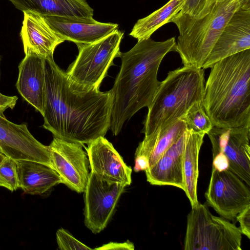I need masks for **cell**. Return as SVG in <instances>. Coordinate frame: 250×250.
<instances>
[{
	"mask_svg": "<svg viewBox=\"0 0 250 250\" xmlns=\"http://www.w3.org/2000/svg\"><path fill=\"white\" fill-rule=\"evenodd\" d=\"M43 127L54 137L83 146L104 137L110 124V91L79 84L55 63L45 59Z\"/></svg>",
	"mask_w": 250,
	"mask_h": 250,
	"instance_id": "1",
	"label": "cell"
},
{
	"mask_svg": "<svg viewBox=\"0 0 250 250\" xmlns=\"http://www.w3.org/2000/svg\"><path fill=\"white\" fill-rule=\"evenodd\" d=\"M175 37L161 42L150 38L138 41L121 52L122 64L112 88L110 128L114 135L141 108L150 105L161 84L157 74L165 56L175 51Z\"/></svg>",
	"mask_w": 250,
	"mask_h": 250,
	"instance_id": "2",
	"label": "cell"
},
{
	"mask_svg": "<svg viewBox=\"0 0 250 250\" xmlns=\"http://www.w3.org/2000/svg\"><path fill=\"white\" fill-rule=\"evenodd\" d=\"M202 102L214 126H250V49L211 67Z\"/></svg>",
	"mask_w": 250,
	"mask_h": 250,
	"instance_id": "3",
	"label": "cell"
},
{
	"mask_svg": "<svg viewBox=\"0 0 250 250\" xmlns=\"http://www.w3.org/2000/svg\"><path fill=\"white\" fill-rule=\"evenodd\" d=\"M250 9V0H213L209 12L195 18L179 12L172 20L179 31L175 51L184 66L202 68L233 15Z\"/></svg>",
	"mask_w": 250,
	"mask_h": 250,
	"instance_id": "4",
	"label": "cell"
},
{
	"mask_svg": "<svg viewBox=\"0 0 250 250\" xmlns=\"http://www.w3.org/2000/svg\"><path fill=\"white\" fill-rule=\"evenodd\" d=\"M205 83L203 68L184 66L169 71L148 107L141 132L147 136L167 127L202 102Z\"/></svg>",
	"mask_w": 250,
	"mask_h": 250,
	"instance_id": "5",
	"label": "cell"
},
{
	"mask_svg": "<svg viewBox=\"0 0 250 250\" xmlns=\"http://www.w3.org/2000/svg\"><path fill=\"white\" fill-rule=\"evenodd\" d=\"M239 228L212 215L206 205L192 208L187 216L185 250H241Z\"/></svg>",
	"mask_w": 250,
	"mask_h": 250,
	"instance_id": "6",
	"label": "cell"
},
{
	"mask_svg": "<svg viewBox=\"0 0 250 250\" xmlns=\"http://www.w3.org/2000/svg\"><path fill=\"white\" fill-rule=\"evenodd\" d=\"M124 32L119 30L94 42L77 44L78 55L65 72L70 79L88 87L99 88L113 60L120 57Z\"/></svg>",
	"mask_w": 250,
	"mask_h": 250,
	"instance_id": "7",
	"label": "cell"
},
{
	"mask_svg": "<svg viewBox=\"0 0 250 250\" xmlns=\"http://www.w3.org/2000/svg\"><path fill=\"white\" fill-rule=\"evenodd\" d=\"M245 182L229 169L218 171L212 168L206 204L222 217L234 221L237 215L250 205V190Z\"/></svg>",
	"mask_w": 250,
	"mask_h": 250,
	"instance_id": "8",
	"label": "cell"
},
{
	"mask_svg": "<svg viewBox=\"0 0 250 250\" xmlns=\"http://www.w3.org/2000/svg\"><path fill=\"white\" fill-rule=\"evenodd\" d=\"M126 186L90 172L84 192V224L97 234L107 226Z\"/></svg>",
	"mask_w": 250,
	"mask_h": 250,
	"instance_id": "9",
	"label": "cell"
},
{
	"mask_svg": "<svg viewBox=\"0 0 250 250\" xmlns=\"http://www.w3.org/2000/svg\"><path fill=\"white\" fill-rule=\"evenodd\" d=\"M212 156L221 154L230 170L250 187V126L222 128L213 126L207 134Z\"/></svg>",
	"mask_w": 250,
	"mask_h": 250,
	"instance_id": "10",
	"label": "cell"
},
{
	"mask_svg": "<svg viewBox=\"0 0 250 250\" xmlns=\"http://www.w3.org/2000/svg\"><path fill=\"white\" fill-rule=\"evenodd\" d=\"M82 146L55 137L48 146L52 167L62 183L78 193L84 192L89 175L88 158Z\"/></svg>",
	"mask_w": 250,
	"mask_h": 250,
	"instance_id": "11",
	"label": "cell"
},
{
	"mask_svg": "<svg viewBox=\"0 0 250 250\" xmlns=\"http://www.w3.org/2000/svg\"><path fill=\"white\" fill-rule=\"evenodd\" d=\"M0 149L6 157L17 160H31L52 167L48 146L38 141L25 123L16 124L0 114Z\"/></svg>",
	"mask_w": 250,
	"mask_h": 250,
	"instance_id": "12",
	"label": "cell"
},
{
	"mask_svg": "<svg viewBox=\"0 0 250 250\" xmlns=\"http://www.w3.org/2000/svg\"><path fill=\"white\" fill-rule=\"evenodd\" d=\"M87 145L85 148L91 172L126 187L131 184V168L104 137H99Z\"/></svg>",
	"mask_w": 250,
	"mask_h": 250,
	"instance_id": "13",
	"label": "cell"
},
{
	"mask_svg": "<svg viewBox=\"0 0 250 250\" xmlns=\"http://www.w3.org/2000/svg\"><path fill=\"white\" fill-rule=\"evenodd\" d=\"M249 49L250 9H239L228 22L202 68L205 70L210 68L216 62Z\"/></svg>",
	"mask_w": 250,
	"mask_h": 250,
	"instance_id": "14",
	"label": "cell"
},
{
	"mask_svg": "<svg viewBox=\"0 0 250 250\" xmlns=\"http://www.w3.org/2000/svg\"><path fill=\"white\" fill-rule=\"evenodd\" d=\"M64 41L77 44L96 42L118 30V24L99 22L93 18L42 16Z\"/></svg>",
	"mask_w": 250,
	"mask_h": 250,
	"instance_id": "15",
	"label": "cell"
},
{
	"mask_svg": "<svg viewBox=\"0 0 250 250\" xmlns=\"http://www.w3.org/2000/svg\"><path fill=\"white\" fill-rule=\"evenodd\" d=\"M20 33L25 55L44 59L53 56L56 47L64 41L50 26L44 17L36 12H23Z\"/></svg>",
	"mask_w": 250,
	"mask_h": 250,
	"instance_id": "16",
	"label": "cell"
},
{
	"mask_svg": "<svg viewBox=\"0 0 250 250\" xmlns=\"http://www.w3.org/2000/svg\"><path fill=\"white\" fill-rule=\"evenodd\" d=\"M45 59L25 55L20 62L16 84L23 99L43 115L45 99Z\"/></svg>",
	"mask_w": 250,
	"mask_h": 250,
	"instance_id": "17",
	"label": "cell"
},
{
	"mask_svg": "<svg viewBox=\"0 0 250 250\" xmlns=\"http://www.w3.org/2000/svg\"><path fill=\"white\" fill-rule=\"evenodd\" d=\"M185 131L156 163L145 170L147 181L150 184L172 186L184 190L182 161Z\"/></svg>",
	"mask_w": 250,
	"mask_h": 250,
	"instance_id": "18",
	"label": "cell"
},
{
	"mask_svg": "<svg viewBox=\"0 0 250 250\" xmlns=\"http://www.w3.org/2000/svg\"><path fill=\"white\" fill-rule=\"evenodd\" d=\"M19 188L24 193L42 194L62 183L58 173L44 164L31 160L16 161Z\"/></svg>",
	"mask_w": 250,
	"mask_h": 250,
	"instance_id": "19",
	"label": "cell"
},
{
	"mask_svg": "<svg viewBox=\"0 0 250 250\" xmlns=\"http://www.w3.org/2000/svg\"><path fill=\"white\" fill-rule=\"evenodd\" d=\"M18 9L42 16L93 18V9L85 0H8Z\"/></svg>",
	"mask_w": 250,
	"mask_h": 250,
	"instance_id": "20",
	"label": "cell"
},
{
	"mask_svg": "<svg viewBox=\"0 0 250 250\" xmlns=\"http://www.w3.org/2000/svg\"><path fill=\"white\" fill-rule=\"evenodd\" d=\"M185 134L182 161L184 191L194 208L199 204L197 195L199 155L206 134L186 129Z\"/></svg>",
	"mask_w": 250,
	"mask_h": 250,
	"instance_id": "21",
	"label": "cell"
},
{
	"mask_svg": "<svg viewBox=\"0 0 250 250\" xmlns=\"http://www.w3.org/2000/svg\"><path fill=\"white\" fill-rule=\"evenodd\" d=\"M186 129L185 123L179 119L169 126L145 136L139 143L135 155L146 156L148 159L149 167L153 165Z\"/></svg>",
	"mask_w": 250,
	"mask_h": 250,
	"instance_id": "22",
	"label": "cell"
},
{
	"mask_svg": "<svg viewBox=\"0 0 250 250\" xmlns=\"http://www.w3.org/2000/svg\"><path fill=\"white\" fill-rule=\"evenodd\" d=\"M184 0H169L159 9L139 19L134 25L129 35L140 41L150 38L163 25L171 22L181 10Z\"/></svg>",
	"mask_w": 250,
	"mask_h": 250,
	"instance_id": "23",
	"label": "cell"
},
{
	"mask_svg": "<svg viewBox=\"0 0 250 250\" xmlns=\"http://www.w3.org/2000/svg\"><path fill=\"white\" fill-rule=\"evenodd\" d=\"M180 119L184 122L187 129L207 134L214 126L202 102L193 104Z\"/></svg>",
	"mask_w": 250,
	"mask_h": 250,
	"instance_id": "24",
	"label": "cell"
},
{
	"mask_svg": "<svg viewBox=\"0 0 250 250\" xmlns=\"http://www.w3.org/2000/svg\"><path fill=\"white\" fill-rule=\"evenodd\" d=\"M0 187L12 192L19 188L16 160L8 157L0 164Z\"/></svg>",
	"mask_w": 250,
	"mask_h": 250,
	"instance_id": "25",
	"label": "cell"
},
{
	"mask_svg": "<svg viewBox=\"0 0 250 250\" xmlns=\"http://www.w3.org/2000/svg\"><path fill=\"white\" fill-rule=\"evenodd\" d=\"M213 0H184L180 11L195 18H200L207 14Z\"/></svg>",
	"mask_w": 250,
	"mask_h": 250,
	"instance_id": "26",
	"label": "cell"
},
{
	"mask_svg": "<svg viewBox=\"0 0 250 250\" xmlns=\"http://www.w3.org/2000/svg\"><path fill=\"white\" fill-rule=\"evenodd\" d=\"M56 239L58 247L60 250H92L62 228L57 231Z\"/></svg>",
	"mask_w": 250,
	"mask_h": 250,
	"instance_id": "27",
	"label": "cell"
},
{
	"mask_svg": "<svg viewBox=\"0 0 250 250\" xmlns=\"http://www.w3.org/2000/svg\"><path fill=\"white\" fill-rule=\"evenodd\" d=\"M236 219L240 223L241 233L250 239V205L237 215Z\"/></svg>",
	"mask_w": 250,
	"mask_h": 250,
	"instance_id": "28",
	"label": "cell"
},
{
	"mask_svg": "<svg viewBox=\"0 0 250 250\" xmlns=\"http://www.w3.org/2000/svg\"><path fill=\"white\" fill-rule=\"evenodd\" d=\"M18 99L16 96H7L0 92V114L4 115V111L7 109H13Z\"/></svg>",
	"mask_w": 250,
	"mask_h": 250,
	"instance_id": "29",
	"label": "cell"
},
{
	"mask_svg": "<svg viewBox=\"0 0 250 250\" xmlns=\"http://www.w3.org/2000/svg\"><path fill=\"white\" fill-rule=\"evenodd\" d=\"M134 249V244L129 241L124 243L109 242L102 246L95 248L94 250H133Z\"/></svg>",
	"mask_w": 250,
	"mask_h": 250,
	"instance_id": "30",
	"label": "cell"
},
{
	"mask_svg": "<svg viewBox=\"0 0 250 250\" xmlns=\"http://www.w3.org/2000/svg\"><path fill=\"white\" fill-rule=\"evenodd\" d=\"M149 167L148 159L143 155H135V165L133 170L135 172L146 170Z\"/></svg>",
	"mask_w": 250,
	"mask_h": 250,
	"instance_id": "31",
	"label": "cell"
},
{
	"mask_svg": "<svg viewBox=\"0 0 250 250\" xmlns=\"http://www.w3.org/2000/svg\"><path fill=\"white\" fill-rule=\"evenodd\" d=\"M6 157L3 153H0V164Z\"/></svg>",
	"mask_w": 250,
	"mask_h": 250,
	"instance_id": "32",
	"label": "cell"
},
{
	"mask_svg": "<svg viewBox=\"0 0 250 250\" xmlns=\"http://www.w3.org/2000/svg\"><path fill=\"white\" fill-rule=\"evenodd\" d=\"M1 57L0 56V79H1V70H0V62H1Z\"/></svg>",
	"mask_w": 250,
	"mask_h": 250,
	"instance_id": "33",
	"label": "cell"
},
{
	"mask_svg": "<svg viewBox=\"0 0 250 250\" xmlns=\"http://www.w3.org/2000/svg\"><path fill=\"white\" fill-rule=\"evenodd\" d=\"M0 153H1V150H0Z\"/></svg>",
	"mask_w": 250,
	"mask_h": 250,
	"instance_id": "34",
	"label": "cell"
}]
</instances>
